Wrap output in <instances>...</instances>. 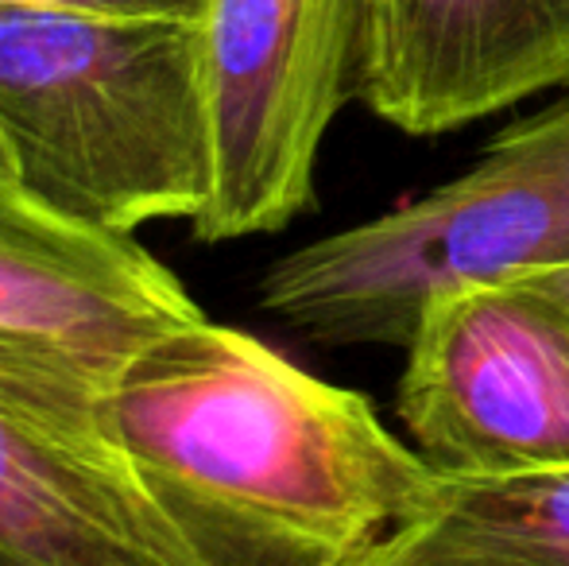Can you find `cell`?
<instances>
[{
  "mask_svg": "<svg viewBox=\"0 0 569 566\" xmlns=\"http://www.w3.org/2000/svg\"><path fill=\"white\" fill-rule=\"evenodd\" d=\"M93 419L182 566H349L438 481L368 396L206 315L143 341Z\"/></svg>",
  "mask_w": 569,
  "mask_h": 566,
  "instance_id": "6da1fadb",
  "label": "cell"
},
{
  "mask_svg": "<svg viewBox=\"0 0 569 566\" xmlns=\"http://www.w3.org/2000/svg\"><path fill=\"white\" fill-rule=\"evenodd\" d=\"M0 140L28 195L78 229L194 221L213 187L202 28L0 4Z\"/></svg>",
  "mask_w": 569,
  "mask_h": 566,
  "instance_id": "7a4b0ae2",
  "label": "cell"
},
{
  "mask_svg": "<svg viewBox=\"0 0 569 566\" xmlns=\"http://www.w3.org/2000/svg\"><path fill=\"white\" fill-rule=\"evenodd\" d=\"M569 268V98L496 132L457 179L279 257L260 307L315 346L403 349L438 295Z\"/></svg>",
  "mask_w": 569,
  "mask_h": 566,
  "instance_id": "3957f363",
  "label": "cell"
},
{
  "mask_svg": "<svg viewBox=\"0 0 569 566\" xmlns=\"http://www.w3.org/2000/svg\"><path fill=\"white\" fill-rule=\"evenodd\" d=\"M213 187L202 245L279 234L315 206L318 151L357 78V0H206Z\"/></svg>",
  "mask_w": 569,
  "mask_h": 566,
  "instance_id": "277c9868",
  "label": "cell"
},
{
  "mask_svg": "<svg viewBox=\"0 0 569 566\" xmlns=\"http://www.w3.org/2000/svg\"><path fill=\"white\" fill-rule=\"evenodd\" d=\"M396 411L438 477L569 466V315L516 284L438 295L407 341Z\"/></svg>",
  "mask_w": 569,
  "mask_h": 566,
  "instance_id": "5b68a950",
  "label": "cell"
},
{
  "mask_svg": "<svg viewBox=\"0 0 569 566\" xmlns=\"http://www.w3.org/2000/svg\"><path fill=\"white\" fill-rule=\"evenodd\" d=\"M198 302L132 237H101L28 195L0 140V369L101 396L136 349Z\"/></svg>",
  "mask_w": 569,
  "mask_h": 566,
  "instance_id": "8992f818",
  "label": "cell"
},
{
  "mask_svg": "<svg viewBox=\"0 0 569 566\" xmlns=\"http://www.w3.org/2000/svg\"><path fill=\"white\" fill-rule=\"evenodd\" d=\"M569 86V0H357L352 98L442 137Z\"/></svg>",
  "mask_w": 569,
  "mask_h": 566,
  "instance_id": "52a82bcc",
  "label": "cell"
},
{
  "mask_svg": "<svg viewBox=\"0 0 569 566\" xmlns=\"http://www.w3.org/2000/svg\"><path fill=\"white\" fill-rule=\"evenodd\" d=\"M93 408L98 396L0 373V555L16 566H182L128 489Z\"/></svg>",
  "mask_w": 569,
  "mask_h": 566,
  "instance_id": "ba28073f",
  "label": "cell"
},
{
  "mask_svg": "<svg viewBox=\"0 0 569 566\" xmlns=\"http://www.w3.org/2000/svg\"><path fill=\"white\" fill-rule=\"evenodd\" d=\"M396 536L450 566H569V466L438 477L422 513Z\"/></svg>",
  "mask_w": 569,
  "mask_h": 566,
  "instance_id": "9c48e42d",
  "label": "cell"
},
{
  "mask_svg": "<svg viewBox=\"0 0 569 566\" xmlns=\"http://www.w3.org/2000/svg\"><path fill=\"white\" fill-rule=\"evenodd\" d=\"M0 4H39V8H74V12L101 16H151V20L202 23L206 0H0Z\"/></svg>",
  "mask_w": 569,
  "mask_h": 566,
  "instance_id": "30bf717a",
  "label": "cell"
},
{
  "mask_svg": "<svg viewBox=\"0 0 569 566\" xmlns=\"http://www.w3.org/2000/svg\"><path fill=\"white\" fill-rule=\"evenodd\" d=\"M349 566H450V563H438V559H430V555L415 552L407 539H399L396 532H391V536H383L380 544L368 547V552Z\"/></svg>",
  "mask_w": 569,
  "mask_h": 566,
  "instance_id": "8fae6325",
  "label": "cell"
},
{
  "mask_svg": "<svg viewBox=\"0 0 569 566\" xmlns=\"http://www.w3.org/2000/svg\"><path fill=\"white\" fill-rule=\"evenodd\" d=\"M508 284L542 295V299H550L558 310H566V315H569V268H542V272L516 276V280H508Z\"/></svg>",
  "mask_w": 569,
  "mask_h": 566,
  "instance_id": "7c38bea8",
  "label": "cell"
},
{
  "mask_svg": "<svg viewBox=\"0 0 569 566\" xmlns=\"http://www.w3.org/2000/svg\"><path fill=\"white\" fill-rule=\"evenodd\" d=\"M0 566H16V563H8V559H4V555H0Z\"/></svg>",
  "mask_w": 569,
  "mask_h": 566,
  "instance_id": "4fadbf2b",
  "label": "cell"
}]
</instances>
